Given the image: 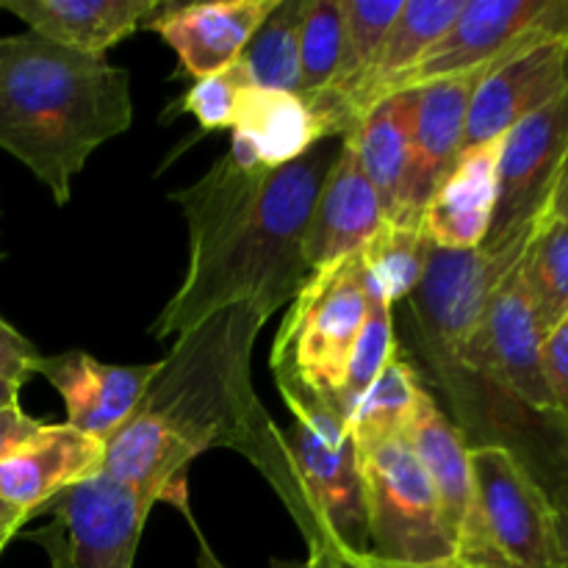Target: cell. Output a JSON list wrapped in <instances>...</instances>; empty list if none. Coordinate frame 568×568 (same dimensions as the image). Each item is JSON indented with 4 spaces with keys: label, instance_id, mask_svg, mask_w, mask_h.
I'll return each instance as SVG.
<instances>
[{
    "label": "cell",
    "instance_id": "1",
    "mask_svg": "<svg viewBox=\"0 0 568 568\" xmlns=\"http://www.w3.org/2000/svg\"><path fill=\"white\" fill-rule=\"evenodd\" d=\"M338 148L342 139H325L275 170L239 166L225 155L197 183L172 194L186 216L189 266L150 327L153 338H181L233 308L270 320L292 303L311 275L305 236Z\"/></svg>",
    "mask_w": 568,
    "mask_h": 568
},
{
    "label": "cell",
    "instance_id": "2",
    "mask_svg": "<svg viewBox=\"0 0 568 568\" xmlns=\"http://www.w3.org/2000/svg\"><path fill=\"white\" fill-rule=\"evenodd\" d=\"M131 75L26 31L0 37V148L64 205L89 155L131 128Z\"/></svg>",
    "mask_w": 568,
    "mask_h": 568
},
{
    "label": "cell",
    "instance_id": "3",
    "mask_svg": "<svg viewBox=\"0 0 568 568\" xmlns=\"http://www.w3.org/2000/svg\"><path fill=\"white\" fill-rule=\"evenodd\" d=\"M264 322L253 311L233 308L183 333L170 358L155 364L139 408L155 416L194 458L214 447L247 453L300 514L283 436L266 425L250 388V355Z\"/></svg>",
    "mask_w": 568,
    "mask_h": 568
},
{
    "label": "cell",
    "instance_id": "4",
    "mask_svg": "<svg viewBox=\"0 0 568 568\" xmlns=\"http://www.w3.org/2000/svg\"><path fill=\"white\" fill-rule=\"evenodd\" d=\"M366 314V275L358 255L305 277L272 344L277 392L292 388L336 408L349 355Z\"/></svg>",
    "mask_w": 568,
    "mask_h": 568
},
{
    "label": "cell",
    "instance_id": "5",
    "mask_svg": "<svg viewBox=\"0 0 568 568\" xmlns=\"http://www.w3.org/2000/svg\"><path fill=\"white\" fill-rule=\"evenodd\" d=\"M294 414L283 436L288 466L300 491V508L308 516L305 536H320L347 555H366V499L361 458L353 436L333 405L303 392L281 388Z\"/></svg>",
    "mask_w": 568,
    "mask_h": 568
},
{
    "label": "cell",
    "instance_id": "6",
    "mask_svg": "<svg viewBox=\"0 0 568 568\" xmlns=\"http://www.w3.org/2000/svg\"><path fill=\"white\" fill-rule=\"evenodd\" d=\"M475 544L458 564L560 568L568 564L560 514L532 471L505 444L469 447Z\"/></svg>",
    "mask_w": 568,
    "mask_h": 568
},
{
    "label": "cell",
    "instance_id": "7",
    "mask_svg": "<svg viewBox=\"0 0 568 568\" xmlns=\"http://www.w3.org/2000/svg\"><path fill=\"white\" fill-rule=\"evenodd\" d=\"M366 499V555L397 568H447L458 547L430 480L405 436L358 447Z\"/></svg>",
    "mask_w": 568,
    "mask_h": 568
},
{
    "label": "cell",
    "instance_id": "8",
    "mask_svg": "<svg viewBox=\"0 0 568 568\" xmlns=\"http://www.w3.org/2000/svg\"><path fill=\"white\" fill-rule=\"evenodd\" d=\"M536 225L519 236L475 250H430L427 270L410 294V316L427 358L442 375L464 372L466 344L475 336L499 283L519 264Z\"/></svg>",
    "mask_w": 568,
    "mask_h": 568
},
{
    "label": "cell",
    "instance_id": "9",
    "mask_svg": "<svg viewBox=\"0 0 568 568\" xmlns=\"http://www.w3.org/2000/svg\"><path fill=\"white\" fill-rule=\"evenodd\" d=\"M552 39L568 44V0H466L442 42L394 92H408L464 72L491 70L508 55Z\"/></svg>",
    "mask_w": 568,
    "mask_h": 568
},
{
    "label": "cell",
    "instance_id": "10",
    "mask_svg": "<svg viewBox=\"0 0 568 568\" xmlns=\"http://www.w3.org/2000/svg\"><path fill=\"white\" fill-rule=\"evenodd\" d=\"M544 333L519 264L499 283L475 336L466 344L464 372L488 377L538 414H555L544 377Z\"/></svg>",
    "mask_w": 568,
    "mask_h": 568
},
{
    "label": "cell",
    "instance_id": "11",
    "mask_svg": "<svg viewBox=\"0 0 568 568\" xmlns=\"http://www.w3.org/2000/svg\"><path fill=\"white\" fill-rule=\"evenodd\" d=\"M568 159V89L510 128L497 166V209L483 244L508 242L538 222Z\"/></svg>",
    "mask_w": 568,
    "mask_h": 568
},
{
    "label": "cell",
    "instance_id": "12",
    "mask_svg": "<svg viewBox=\"0 0 568 568\" xmlns=\"http://www.w3.org/2000/svg\"><path fill=\"white\" fill-rule=\"evenodd\" d=\"M483 72L442 78L416 89V120L410 136V155L399 186L392 225L419 227L427 203L436 189L447 181L453 166L464 153L466 116H469L471 94Z\"/></svg>",
    "mask_w": 568,
    "mask_h": 568
},
{
    "label": "cell",
    "instance_id": "13",
    "mask_svg": "<svg viewBox=\"0 0 568 568\" xmlns=\"http://www.w3.org/2000/svg\"><path fill=\"white\" fill-rule=\"evenodd\" d=\"M70 568H133L150 505L98 471L53 499Z\"/></svg>",
    "mask_w": 568,
    "mask_h": 568
},
{
    "label": "cell",
    "instance_id": "14",
    "mask_svg": "<svg viewBox=\"0 0 568 568\" xmlns=\"http://www.w3.org/2000/svg\"><path fill=\"white\" fill-rule=\"evenodd\" d=\"M568 89V44L541 42L483 72L466 116L464 150L503 139Z\"/></svg>",
    "mask_w": 568,
    "mask_h": 568
},
{
    "label": "cell",
    "instance_id": "15",
    "mask_svg": "<svg viewBox=\"0 0 568 568\" xmlns=\"http://www.w3.org/2000/svg\"><path fill=\"white\" fill-rule=\"evenodd\" d=\"M37 375L61 394L67 425L105 444L139 408L155 375V364H103L89 353L70 349L59 355H39Z\"/></svg>",
    "mask_w": 568,
    "mask_h": 568
},
{
    "label": "cell",
    "instance_id": "16",
    "mask_svg": "<svg viewBox=\"0 0 568 568\" xmlns=\"http://www.w3.org/2000/svg\"><path fill=\"white\" fill-rule=\"evenodd\" d=\"M277 0H211V3H166L150 31L159 33L181 59L192 81L216 75L236 64L261 22L272 14Z\"/></svg>",
    "mask_w": 568,
    "mask_h": 568
},
{
    "label": "cell",
    "instance_id": "17",
    "mask_svg": "<svg viewBox=\"0 0 568 568\" xmlns=\"http://www.w3.org/2000/svg\"><path fill=\"white\" fill-rule=\"evenodd\" d=\"M383 225L386 214L381 197L361 166L353 139L344 136L311 214L305 264L314 272L358 255Z\"/></svg>",
    "mask_w": 568,
    "mask_h": 568
},
{
    "label": "cell",
    "instance_id": "18",
    "mask_svg": "<svg viewBox=\"0 0 568 568\" xmlns=\"http://www.w3.org/2000/svg\"><path fill=\"white\" fill-rule=\"evenodd\" d=\"M403 436L430 480L444 525L458 547V560H464L475 544V486H471L469 447L458 427L444 416L427 392L416 399Z\"/></svg>",
    "mask_w": 568,
    "mask_h": 568
},
{
    "label": "cell",
    "instance_id": "19",
    "mask_svg": "<svg viewBox=\"0 0 568 568\" xmlns=\"http://www.w3.org/2000/svg\"><path fill=\"white\" fill-rule=\"evenodd\" d=\"M103 469V442L48 422L37 438L0 464V499L33 516L75 483Z\"/></svg>",
    "mask_w": 568,
    "mask_h": 568
},
{
    "label": "cell",
    "instance_id": "20",
    "mask_svg": "<svg viewBox=\"0 0 568 568\" xmlns=\"http://www.w3.org/2000/svg\"><path fill=\"white\" fill-rule=\"evenodd\" d=\"M505 139V136H503ZM503 139L466 148L422 214V233L438 250H475L488 239L497 209Z\"/></svg>",
    "mask_w": 568,
    "mask_h": 568
},
{
    "label": "cell",
    "instance_id": "21",
    "mask_svg": "<svg viewBox=\"0 0 568 568\" xmlns=\"http://www.w3.org/2000/svg\"><path fill=\"white\" fill-rule=\"evenodd\" d=\"M164 6L161 0H0V9L20 17L28 31L100 59L148 28Z\"/></svg>",
    "mask_w": 568,
    "mask_h": 568
},
{
    "label": "cell",
    "instance_id": "22",
    "mask_svg": "<svg viewBox=\"0 0 568 568\" xmlns=\"http://www.w3.org/2000/svg\"><path fill=\"white\" fill-rule=\"evenodd\" d=\"M320 142L325 139L316 125L314 111L300 94L247 87L233 116L227 155L239 166L275 170L300 161Z\"/></svg>",
    "mask_w": 568,
    "mask_h": 568
},
{
    "label": "cell",
    "instance_id": "23",
    "mask_svg": "<svg viewBox=\"0 0 568 568\" xmlns=\"http://www.w3.org/2000/svg\"><path fill=\"white\" fill-rule=\"evenodd\" d=\"M464 3L466 0H405L403 11L377 50L375 64L369 67L358 94L349 103L353 128L377 100L392 94L394 87L442 42L444 33L458 20Z\"/></svg>",
    "mask_w": 568,
    "mask_h": 568
},
{
    "label": "cell",
    "instance_id": "24",
    "mask_svg": "<svg viewBox=\"0 0 568 568\" xmlns=\"http://www.w3.org/2000/svg\"><path fill=\"white\" fill-rule=\"evenodd\" d=\"M416 100H419L416 89L386 94L355 122L353 133H349L361 166L381 197L386 222L394 214V203H397L405 166H408Z\"/></svg>",
    "mask_w": 568,
    "mask_h": 568
},
{
    "label": "cell",
    "instance_id": "25",
    "mask_svg": "<svg viewBox=\"0 0 568 568\" xmlns=\"http://www.w3.org/2000/svg\"><path fill=\"white\" fill-rule=\"evenodd\" d=\"M305 0H277L272 14L261 22L239 67L250 87L300 94V20Z\"/></svg>",
    "mask_w": 568,
    "mask_h": 568
},
{
    "label": "cell",
    "instance_id": "26",
    "mask_svg": "<svg viewBox=\"0 0 568 568\" xmlns=\"http://www.w3.org/2000/svg\"><path fill=\"white\" fill-rule=\"evenodd\" d=\"M521 266L536 305L538 327L547 338L568 316V225L547 209L538 216Z\"/></svg>",
    "mask_w": 568,
    "mask_h": 568
},
{
    "label": "cell",
    "instance_id": "27",
    "mask_svg": "<svg viewBox=\"0 0 568 568\" xmlns=\"http://www.w3.org/2000/svg\"><path fill=\"white\" fill-rule=\"evenodd\" d=\"M422 392H425V386L416 377L410 361L394 353L381 377L372 383L369 392L361 397V403L349 414L347 433L353 436L355 447L403 436Z\"/></svg>",
    "mask_w": 568,
    "mask_h": 568
},
{
    "label": "cell",
    "instance_id": "28",
    "mask_svg": "<svg viewBox=\"0 0 568 568\" xmlns=\"http://www.w3.org/2000/svg\"><path fill=\"white\" fill-rule=\"evenodd\" d=\"M433 244L422 233V227H405V225H386L377 231V236L361 250V261H364L366 281L392 303L410 297L416 286L422 283L427 270V258H430Z\"/></svg>",
    "mask_w": 568,
    "mask_h": 568
},
{
    "label": "cell",
    "instance_id": "29",
    "mask_svg": "<svg viewBox=\"0 0 568 568\" xmlns=\"http://www.w3.org/2000/svg\"><path fill=\"white\" fill-rule=\"evenodd\" d=\"M394 353H397V338H394L392 303L366 281L364 325H361L358 338H355L353 355H349L347 372H344V383L336 397V414L342 416L344 425H347L349 414L361 403V397L369 392L372 383L381 377L388 361L394 358Z\"/></svg>",
    "mask_w": 568,
    "mask_h": 568
},
{
    "label": "cell",
    "instance_id": "30",
    "mask_svg": "<svg viewBox=\"0 0 568 568\" xmlns=\"http://www.w3.org/2000/svg\"><path fill=\"white\" fill-rule=\"evenodd\" d=\"M344 48V0H305L300 20V98L325 92Z\"/></svg>",
    "mask_w": 568,
    "mask_h": 568
},
{
    "label": "cell",
    "instance_id": "31",
    "mask_svg": "<svg viewBox=\"0 0 568 568\" xmlns=\"http://www.w3.org/2000/svg\"><path fill=\"white\" fill-rule=\"evenodd\" d=\"M247 87V75H244V70L236 61L227 70L216 72V75L194 81L192 89L183 94L181 109L192 114L205 131H231L239 100H242Z\"/></svg>",
    "mask_w": 568,
    "mask_h": 568
},
{
    "label": "cell",
    "instance_id": "32",
    "mask_svg": "<svg viewBox=\"0 0 568 568\" xmlns=\"http://www.w3.org/2000/svg\"><path fill=\"white\" fill-rule=\"evenodd\" d=\"M544 377L555 416L568 427V316L544 338Z\"/></svg>",
    "mask_w": 568,
    "mask_h": 568
},
{
    "label": "cell",
    "instance_id": "33",
    "mask_svg": "<svg viewBox=\"0 0 568 568\" xmlns=\"http://www.w3.org/2000/svg\"><path fill=\"white\" fill-rule=\"evenodd\" d=\"M39 349L0 316V377L26 386L37 375Z\"/></svg>",
    "mask_w": 568,
    "mask_h": 568
},
{
    "label": "cell",
    "instance_id": "34",
    "mask_svg": "<svg viewBox=\"0 0 568 568\" xmlns=\"http://www.w3.org/2000/svg\"><path fill=\"white\" fill-rule=\"evenodd\" d=\"M44 425H48V422L33 419V416H28L20 405L0 410V464H3L6 458H11L17 449L26 447L31 438H37L39 433L44 430Z\"/></svg>",
    "mask_w": 568,
    "mask_h": 568
},
{
    "label": "cell",
    "instance_id": "35",
    "mask_svg": "<svg viewBox=\"0 0 568 568\" xmlns=\"http://www.w3.org/2000/svg\"><path fill=\"white\" fill-rule=\"evenodd\" d=\"M308 566L311 568H358L355 566L353 555L342 552L333 544H327L325 538L311 536L308 538Z\"/></svg>",
    "mask_w": 568,
    "mask_h": 568
},
{
    "label": "cell",
    "instance_id": "36",
    "mask_svg": "<svg viewBox=\"0 0 568 568\" xmlns=\"http://www.w3.org/2000/svg\"><path fill=\"white\" fill-rule=\"evenodd\" d=\"M28 519H31V516H26L22 510H17L14 505L0 499V555H3V549L9 547L11 538L22 530V525H26Z\"/></svg>",
    "mask_w": 568,
    "mask_h": 568
},
{
    "label": "cell",
    "instance_id": "37",
    "mask_svg": "<svg viewBox=\"0 0 568 568\" xmlns=\"http://www.w3.org/2000/svg\"><path fill=\"white\" fill-rule=\"evenodd\" d=\"M42 544H44V549H48V555H50V568H70V560H67L64 530H61L59 521H55L50 530H44Z\"/></svg>",
    "mask_w": 568,
    "mask_h": 568
},
{
    "label": "cell",
    "instance_id": "38",
    "mask_svg": "<svg viewBox=\"0 0 568 568\" xmlns=\"http://www.w3.org/2000/svg\"><path fill=\"white\" fill-rule=\"evenodd\" d=\"M547 211L568 225V159L564 164V172H560L558 183H555V192H552V197H549Z\"/></svg>",
    "mask_w": 568,
    "mask_h": 568
},
{
    "label": "cell",
    "instance_id": "39",
    "mask_svg": "<svg viewBox=\"0 0 568 568\" xmlns=\"http://www.w3.org/2000/svg\"><path fill=\"white\" fill-rule=\"evenodd\" d=\"M197 566L200 568H225V564H222L220 558H216L214 552H211V547L209 544L203 541V538H200V555H197ZM272 568H311L308 566V558L303 560V564H275Z\"/></svg>",
    "mask_w": 568,
    "mask_h": 568
},
{
    "label": "cell",
    "instance_id": "40",
    "mask_svg": "<svg viewBox=\"0 0 568 568\" xmlns=\"http://www.w3.org/2000/svg\"><path fill=\"white\" fill-rule=\"evenodd\" d=\"M20 388L22 386H17V383L3 381V377H0V410L20 405Z\"/></svg>",
    "mask_w": 568,
    "mask_h": 568
},
{
    "label": "cell",
    "instance_id": "41",
    "mask_svg": "<svg viewBox=\"0 0 568 568\" xmlns=\"http://www.w3.org/2000/svg\"><path fill=\"white\" fill-rule=\"evenodd\" d=\"M555 508H558V514H560V530H564V538H568V486L564 491V499H560Z\"/></svg>",
    "mask_w": 568,
    "mask_h": 568
},
{
    "label": "cell",
    "instance_id": "42",
    "mask_svg": "<svg viewBox=\"0 0 568 568\" xmlns=\"http://www.w3.org/2000/svg\"><path fill=\"white\" fill-rule=\"evenodd\" d=\"M353 558H355V555H353ZM355 566H358V568H397V566L381 564V560L369 558V555H358V558H355Z\"/></svg>",
    "mask_w": 568,
    "mask_h": 568
},
{
    "label": "cell",
    "instance_id": "43",
    "mask_svg": "<svg viewBox=\"0 0 568 568\" xmlns=\"http://www.w3.org/2000/svg\"><path fill=\"white\" fill-rule=\"evenodd\" d=\"M447 568H494V566H469V564H458V560H455V564Z\"/></svg>",
    "mask_w": 568,
    "mask_h": 568
},
{
    "label": "cell",
    "instance_id": "44",
    "mask_svg": "<svg viewBox=\"0 0 568 568\" xmlns=\"http://www.w3.org/2000/svg\"><path fill=\"white\" fill-rule=\"evenodd\" d=\"M560 568H568V564H566V566H560Z\"/></svg>",
    "mask_w": 568,
    "mask_h": 568
},
{
    "label": "cell",
    "instance_id": "45",
    "mask_svg": "<svg viewBox=\"0 0 568 568\" xmlns=\"http://www.w3.org/2000/svg\"><path fill=\"white\" fill-rule=\"evenodd\" d=\"M0 258H3V253H0Z\"/></svg>",
    "mask_w": 568,
    "mask_h": 568
}]
</instances>
